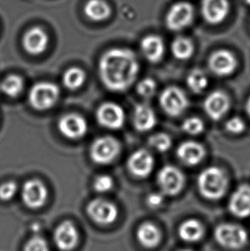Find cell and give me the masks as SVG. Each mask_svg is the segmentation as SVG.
<instances>
[{"label": "cell", "instance_id": "cell-3", "mask_svg": "<svg viewBox=\"0 0 250 251\" xmlns=\"http://www.w3.org/2000/svg\"><path fill=\"white\" fill-rule=\"evenodd\" d=\"M60 90L51 82H41L34 84L28 93V102L37 111H47L58 102Z\"/></svg>", "mask_w": 250, "mask_h": 251}, {"label": "cell", "instance_id": "cell-13", "mask_svg": "<svg viewBox=\"0 0 250 251\" xmlns=\"http://www.w3.org/2000/svg\"><path fill=\"white\" fill-rule=\"evenodd\" d=\"M208 67L214 75L228 76L237 69V58L228 50H218L210 56Z\"/></svg>", "mask_w": 250, "mask_h": 251}, {"label": "cell", "instance_id": "cell-9", "mask_svg": "<svg viewBox=\"0 0 250 251\" xmlns=\"http://www.w3.org/2000/svg\"><path fill=\"white\" fill-rule=\"evenodd\" d=\"M21 196L26 207L30 209H39L47 202L48 188L41 180H28L22 188Z\"/></svg>", "mask_w": 250, "mask_h": 251}, {"label": "cell", "instance_id": "cell-39", "mask_svg": "<svg viewBox=\"0 0 250 251\" xmlns=\"http://www.w3.org/2000/svg\"><path fill=\"white\" fill-rule=\"evenodd\" d=\"M246 1V3H248V4H250V0H245Z\"/></svg>", "mask_w": 250, "mask_h": 251}, {"label": "cell", "instance_id": "cell-12", "mask_svg": "<svg viewBox=\"0 0 250 251\" xmlns=\"http://www.w3.org/2000/svg\"><path fill=\"white\" fill-rule=\"evenodd\" d=\"M58 129L68 139L79 140L88 132V123L77 113H69L59 119Z\"/></svg>", "mask_w": 250, "mask_h": 251}, {"label": "cell", "instance_id": "cell-20", "mask_svg": "<svg viewBox=\"0 0 250 251\" xmlns=\"http://www.w3.org/2000/svg\"><path fill=\"white\" fill-rule=\"evenodd\" d=\"M176 154L183 163L193 167L201 162L205 156V149L200 143L187 141L180 144Z\"/></svg>", "mask_w": 250, "mask_h": 251}, {"label": "cell", "instance_id": "cell-17", "mask_svg": "<svg viewBox=\"0 0 250 251\" xmlns=\"http://www.w3.org/2000/svg\"><path fill=\"white\" fill-rule=\"evenodd\" d=\"M229 12V0H202L201 2V13L208 24H221L225 20Z\"/></svg>", "mask_w": 250, "mask_h": 251}, {"label": "cell", "instance_id": "cell-28", "mask_svg": "<svg viewBox=\"0 0 250 251\" xmlns=\"http://www.w3.org/2000/svg\"><path fill=\"white\" fill-rule=\"evenodd\" d=\"M24 88V79L17 75H8L0 84L1 91L11 98H16L20 95Z\"/></svg>", "mask_w": 250, "mask_h": 251}, {"label": "cell", "instance_id": "cell-4", "mask_svg": "<svg viewBox=\"0 0 250 251\" xmlns=\"http://www.w3.org/2000/svg\"><path fill=\"white\" fill-rule=\"evenodd\" d=\"M121 151V145L112 136H102L95 140L90 147V157L95 163L108 165L114 161Z\"/></svg>", "mask_w": 250, "mask_h": 251}, {"label": "cell", "instance_id": "cell-14", "mask_svg": "<svg viewBox=\"0 0 250 251\" xmlns=\"http://www.w3.org/2000/svg\"><path fill=\"white\" fill-rule=\"evenodd\" d=\"M128 169L134 176L145 178L154 167V159L148 150H138L132 153L127 162Z\"/></svg>", "mask_w": 250, "mask_h": 251}, {"label": "cell", "instance_id": "cell-31", "mask_svg": "<svg viewBox=\"0 0 250 251\" xmlns=\"http://www.w3.org/2000/svg\"><path fill=\"white\" fill-rule=\"evenodd\" d=\"M182 129L184 132H186L189 135L197 136L203 132V130L205 129V126L201 119L196 117H192V118L187 119L183 123Z\"/></svg>", "mask_w": 250, "mask_h": 251}, {"label": "cell", "instance_id": "cell-8", "mask_svg": "<svg viewBox=\"0 0 250 251\" xmlns=\"http://www.w3.org/2000/svg\"><path fill=\"white\" fill-rule=\"evenodd\" d=\"M157 183L160 192L165 196H176L183 190L184 176L178 168L173 166H166L159 171Z\"/></svg>", "mask_w": 250, "mask_h": 251}, {"label": "cell", "instance_id": "cell-11", "mask_svg": "<svg viewBox=\"0 0 250 251\" xmlns=\"http://www.w3.org/2000/svg\"><path fill=\"white\" fill-rule=\"evenodd\" d=\"M99 124L106 129H119L125 122V113L120 105L113 102H105L100 105L96 112Z\"/></svg>", "mask_w": 250, "mask_h": 251}, {"label": "cell", "instance_id": "cell-6", "mask_svg": "<svg viewBox=\"0 0 250 251\" xmlns=\"http://www.w3.org/2000/svg\"><path fill=\"white\" fill-rule=\"evenodd\" d=\"M159 103L166 114L177 117L189 107V100L181 88L171 86L162 91L159 96Z\"/></svg>", "mask_w": 250, "mask_h": 251}, {"label": "cell", "instance_id": "cell-23", "mask_svg": "<svg viewBox=\"0 0 250 251\" xmlns=\"http://www.w3.org/2000/svg\"><path fill=\"white\" fill-rule=\"evenodd\" d=\"M140 244L146 248H154L161 240V232L155 225L145 222L140 226L136 232Z\"/></svg>", "mask_w": 250, "mask_h": 251}, {"label": "cell", "instance_id": "cell-33", "mask_svg": "<svg viewBox=\"0 0 250 251\" xmlns=\"http://www.w3.org/2000/svg\"><path fill=\"white\" fill-rule=\"evenodd\" d=\"M114 181L108 175H100L94 181V189L98 193H106L112 190Z\"/></svg>", "mask_w": 250, "mask_h": 251}, {"label": "cell", "instance_id": "cell-15", "mask_svg": "<svg viewBox=\"0 0 250 251\" xmlns=\"http://www.w3.org/2000/svg\"><path fill=\"white\" fill-rule=\"evenodd\" d=\"M53 240L57 248L62 251L74 250L79 242V232L71 221H64L56 228Z\"/></svg>", "mask_w": 250, "mask_h": 251}, {"label": "cell", "instance_id": "cell-38", "mask_svg": "<svg viewBox=\"0 0 250 251\" xmlns=\"http://www.w3.org/2000/svg\"><path fill=\"white\" fill-rule=\"evenodd\" d=\"M246 111H247L248 114L250 117V97L248 100L247 103H246Z\"/></svg>", "mask_w": 250, "mask_h": 251}, {"label": "cell", "instance_id": "cell-37", "mask_svg": "<svg viewBox=\"0 0 250 251\" xmlns=\"http://www.w3.org/2000/svg\"><path fill=\"white\" fill-rule=\"evenodd\" d=\"M164 197L165 195L161 192H153V193L149 194L147 197V204L152 209L159 208L164 203Z\"/></svg>", "mask_w": 250, "mask_h": 251}, {"label": "cell", "instance_id": "cell-19", "mask_svg": "<svg viewBox=\"0 0 250 251\" xmlns=\"http://www.w3.org/2000/svg\"><path fill=\"white\" fill-rule=\"evenodd\" d=\"M230 213L238 218L250 215V185L242 184L230 197L229 201Z\"/></svg>", "mask_w": 250, "mask_h": 251}, {"label": "cell", "instance_id": "cell-16", "mask_svg": "<svg viewBox=\"0 0 250 251\" xmlns=\"http://www.w3.org/2000/svg\"><path fill=\"white\" fill-rule=\"evenodd\" d=\"M230 106V98L222 91L210 94L204 102V109L210 119L218 121L226 114Z\"/></svg>", "mask_w": 250, "mask_h": 251}, {"label": "cell", "instance_id": "cell-32", "mask_svg": "<svg viewBox=\"0 0 250 251\" xmlns=\"http://www.w3.org/2000/svg\"><path fill=\"white\" fill-rule=\"evenodd\" d=\"M157 85L153 79L147 78L143 79L137 85V92L139 95L145 99H149L152 97L156 92Z\"/></svg>", "mask_w": 250, "mask_h": 251}, {"label": "cell", "instance_id": "cell-25", "mask_svg": "<svg viewBox=\"0 0 250 251\" xmlns=\"http://www.w3.org/2000/svg\"><path fill=\"white\" fill-rule=\"evenodd\" d=\"M178 234L183 241L194 243L201 239L204 234V227L200 221L191 219L181 224Z\"/></svg>", "mask_w": 250, "mask_h": 251}, {"label": "cell", "instance_id": "cell-21", "mask_svg": "<svg viewBox=\"0 0 250 251\" xmlns=\"http://www.w3.org/2000/svg\"><path fill=\"white\" fill-rule=\"evenodd\" d=\"M157 123L155 113L148 104H138L135 106L133 115V124L136 130L140 132L149 131Z\"/></svg>", "mask_w": 250, "mask_h": 251}, {"label": "cell", "instance_id": "cell-22", "mask_svg": "<svg viewBox=\"0 0 250 251\" xmlns=\"http://www.w3.org/2000/svg\"><path fill=\"white\" fill-rule=\"evenodd\" d=\"M141 49L149 62L158 63L162 59L165 52V44L159 36L151 34L142 39Z\"/></svg>", "mask_w": 250, "mask_h": 251}, {"label": "cell", "instance_id": "cell-35", "mask_svg": "<svg viewBox=\"0 0 250 251\" xmlns=\"http://www.w3.org/2000/svg\"><path fill=\"white\" fill-rule=\"evenodd\" d=\"M24 251H50V249L44 238L34 237L27 241L24 247Z\"/></svg>", "mask_w": 250, "mask_h": 251}, {"label": "cell", "instance_id": "cell-1", "mask_svg": "<svg viewBox=\"0 0 250 251\" xmlns=\"http://www.w3.org/2000/svg\"><path fill=\"white\" fill-rule=\"evenodd\" d=\"M140 71L136 55L127 48H113L102 55L99 73L110 91L125 92L135 82Z\"/></svg>", "mask_w": 250, "mask_h": 251}, {"label": "cell", "instance_id": "cell-29", "mask_svg": "<svg viewBox=\"0 0 250 251\" xmlns=\"http://www.w3.org/2000/svg\"><path fill=\"white\" fill-rule=\"evenodd\" d=\"M187 84L194 93L200 94L208 86V77L201 70L195 69L189 72L187 77Z\"/></svg>", "mask_w": 250, "mask_h": 251}, {"label": "cell", "instance_id": "cell-24", "mask_svg": "<svg viewBox=\"0 0 250 251\" xmlns=\"http://www.w3.org/2000/svg\"><path fill=\"white\" fill-rule=\"evenodd\" d=\"M84 13L94 22H102L110 17L112 9L104 0H88L84 6Z\"/></svg>", "mask_w": 250, "mask_h": 251}, {"label": "cell", "instance_id": "cell-7", "mask_svg": "<svg viewBox=\"0 0 250 251\" xmlns=\"http://www.w3.org/2000/svg\"><path fill=\"white\" fill-rule=\"evenodd\" d=\"M86 211L92 221L101 226L112 224L119 216V209L115 204L101 198L92 200Z\"/></svg>", "mask_w": 250, "mask_h": 251}, {"label": "cell", "instance_id": "cell-40", "mask_svg": "<svg viewBox=\"0 0 250 251\" xmlns=\"http://www.w3.org/2000/svg\"><path fill=\"white\" fill-rule=\"evenodd\" d=\"M189 251V250H183V251Z\"/></svg>", "mask_w": 250, "mask_h": 251}, {"label": "cell", "instance_id": "cell-27", "mask_svg": "<svg viewBox=\"0 0 250 251\" xmlns=\"http://www.w3.org/2000/svg\"><path fill=\"white\" fill-rule=\"evenodd\" d=\"M194 51V44L188 38H176L172 44V51L174 57L180 60H186L191 58Z\"/></svg>", "mask_w": 250, "mask_h": 251}, {"label": "cell", "instance_id": "cell-36", "mask_svg": "<svg viewBox=\"0 0 250 251\" xmlns=\"http://www.w3.org/2000/svg\"><path fill=\"white\" fill-rule=\"evenodd\" d=\"M245 128H246V126H245L244 120L238 117L231 118L225 124V129L227 131L234 134V135H238V134L244 132Z\"/></svg>", "mask_w": 250, "mask_h": 251}, {"label": "cell", "instance_id": "cell-26", "mask_svg": "<svg viewBox=\"0 0 250 251\" xmlns=\"http://www.w3.org/2000/svg\"><path fill=\"white\" fill-rule=\"evenodd\" d=\"M87 79V75L83 70L78 67H71L68 69L63 75V84L70 90H77L82 87Z\"/></svg>", "mask_w": 250, "mask_h": 251}, {"label": "cell", "instance_id": "cell-5", "mask_svg": "<svg viewBox=\"0 0 250 251\" xmlns=\"http://www.w3.org/2000/svg\"><path fill=\"white\" fill-rule=\"evenodd\" d=\"M214 237L224 248L239 250L246 245L248 233L244 228L238 225L225 223L215 229Z\"/></svg>", "mask_w": 250, "mask_h": 251}, {"label": "cell", "instance_id": "cell-18", "mask_svg": "<svg viewBox=\"0 0 250 251\" xmlns=\"http://www.w3.org/2000/svg\"><path fill=\"white\" fill-rule=\"evenodd\" d=\"M48 34L40 27H31L23 38V46L25 51L34 56L42 54L48 48Z\"/></svg>", "mask_w": 250, "mask_h": 251}, {"label": "cell", "instance_id": "cell-34", "mask_svg": "<svg viewBox=\"0 0 250 251\" xmlns=\"http://www.w3.org/2000/svg\"><path fill=\"white\" fill-rule=\"evenodd\" d=\"M18 190L17 183L9 181L0 185V200L10 201L13 198Z\"/></svg>", "mask_w": 250, "mask_h": 251}, {"label": "cell", "instance_id": "cell-30", "mask_svg": "<svg viewBox=\"0 0 250 251\" xmlns=\"http://www.w3.org/2000/svg\"><path fill=\"white\" fill-rule=\"evenodd\" d=\"M149 144L152 149L164 153L171 149L172 139L166 133H157L149 137Z\"/></svg>", "mask_w": 250, "mask_h": 251}, {"label": "cell", "instance_id": "cell-2", "mask_svg": "<svg viewBox=\"0 0 250 251\" xmlns=\"http://www.w3.org/2000/svg\"><path fill=\"white\" fill-rule=\"evenodd\" d=\"M197 183L203 197L207 200H220L226 192L228 178L220 167H210L200 173Z\"/></svg>", "mask_w": 250, "mask_h": 251}, {"label": "cell", "instance_id": "cell-10", "mask_svg": "<svg viewBox=\"0 0 250 251\" xmlns=\"http://www.w3.org/2000/svg\"><path fill=\"white\" fill-rule=\"evenodd\" d=\"M195 17L192 5L187 2L173 4L166 15V26L172 31H180L189 27Z\"/></svg>", "mask_w": 250, "mask_h": 251}]
</instances>
